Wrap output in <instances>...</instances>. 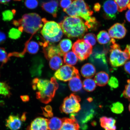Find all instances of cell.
I'll use <instances>...</instances> for the list:
<instances>
[{"instance_id": "1", "label": "cell", "mask_w": 130, "mask_h": 130, "mask_svg": "<svg viewBox=\"0 0 130 130\" xmlns=\"http://www.w3.org/2000/svg\"><path fill=\"white\" fill-rule=\"evenodd\" d=\"M32 88L37 91L36 97L42 103L47 104L52 101L58 88V84L54 77L50 80L35 78L32 81Z\"/></svg>"}, {"instance_id": "2", "label": "cell", "mask_w": 130, "mask_h": 130, "mask_svg": "<svg viewBox=\"0 0 130 130\" xmlns=\"http://www.w3.org/2000/svg\"><path fill=\"white\" fill-rule=\"evenodd\" d=\"M72 4L69 7L63 9V11L70 16L78 17L84 19L85 23L89 29L94 27L96 24L95 18L91 17L93 12L91 10L88 5L84 0H71Z\"/></svg>"}, {"instance_id": "3", "label": "cell", "mask_w": 130, "mask_h": 130, "mask_svg": "<svg viewBox=\"0 0 130 130\" xmlns=\"http://www.w3.org/2000/svg\"><path fill=\"white\" fill-rule=\"evenodd\" d=\"M59 24L63 33L69 38H81L88 31L85 22L79 17L66 16Z\"/></svg>"}, {"instance_id": "4", "label": "cell", "mask_w": 130, "mask_h": 130, "mask_svg": "<svg viewBox=\"0 0 130 130\" xmlns=\"http://www.w3.org/2000/svg\"><path fill=\"white\" fill-rule=\"evenodd\" d=\"M42 19L38 14L32 13L24 14L22 18L14 20L13 24L19 27L21 32L24 31L33 36L43 27Z\"/></svg>"}, {"instance_id": "5", "label": "cell", "mask_w": 130, "mask_h": 130, "mask_svg": "<svg viewBox=\"0 0 130 130\" xmlns=\"http://www.w3.org/2000/svg\"><path fill=\"white\" fill-rule=\"evenodd\" d=\"M44 24L41 31L45 41L54 43L59 42L63 36V32L59 24L54 21H48L45 18L42 19Z\"/></svg>"}, {"instance_id": "6", "label": "cell", "mask_w": 130, "mask_h": 130, "mask_svg": "<svg viewBox=\"0 0 130 130\" xmlns=\"http://www.w3.org/2000/svg\"><path fill=\"white\" fill-rule=\"evenodd\" d=\"M112 45L110 50L109 61L111 66L114 67L122 66L130 58V56L125 50L123 51L119 45L115 43L113 38L110 40Z\"/></svg>"}, {"instance_id": "7", "label": "cell", "mask_w": 130, "mask_h": 130, "mask_svg": "<svg viewBox=\"0 0 130 130\" xmlns=\"http://www.w3.org/2000/svg\"><path fill=\"white\" fill-rule=\"evenodd\" d=\"M81 99L79 96L74 93L71 94L64 99L60 107V110L61 113L67 114L77 113L81 109L79 103Z\"/></svg>"}, {"instance_id": "8", "label": "cell", "mask_w": 130, "mask_h": 130, "mask_svg": "<svg viewBox=\"0 0 130 130\" xmlns=\"http://www.w3.org/2000/svg\"><path fill=\"white\" fill-rule=\"evenodd\" d=\"M72 50L73 52L81 61L87 59L92 54V52L91 45L86 43L84 39H78L75 42Z\"/></svg>"}, {"instance_id": "9", "label": "cell", "mask_w": 130, "mask_h": 130, "mask_svg": "<svg viewBox=\"0 0 130 130\" xmlns=\"http://www.w3.org/2000/svg\"><path fill=\"white\" fill-rule=\"evenodd\" d=\"M79 74L78 70L77 68L72 66L65 65L56 71L54 76L58 80L67 82Z\"/></svg>"}, {"instance_id": "10", "label": "cell", "mask_w": 130, "mask_h": 130, "mask_svg": "<svg viewBox=\"0 0 130 130\" xmlns=\"http://www.w3.org/2000/svg\"><path fill=\"white\" fill-rule=\"evenodd\" d=\"M104 16L106 19H113L116 18L118 11L117 5L113 0H108L103 6Z\"/></svg>"}, {"instance_id": "11", "label": "cell", "mask_w": 130, "mask_h": 130, "mask_svg": "<svg viewBox=\"0 0 130 130\" xmlns=\"http://www.w3.org/2000/svg\"><path fill=\"white\" fill-rule=\"evenodd\" d=\"M108 34L112 38L121 39L126 35L127 30L123 24L117 23L114 24L109 29Z\"/></svg>"}, {"instance_id": "12", "label": "cell", "mask_w": 130, "mask_h": 130, "mask_svg": "<svg viewBox=\"0 0 130 130\" xmlns=\"http://www.w3.org/2000/svg\"><path fill=\"white\" fill-rule=\"evenodd\" d=\"M71 118H66L62 119V124L59 130H79V126L74 115L71 114Z\"/></svg>"}, {"instance_id": "13", "label": "cell", "mask_w": 130, "mask_h": 130, "mask_svg": "<svg viewBox=\"0 0 130 130\" xmlns=\"http://www.w3.org/2000/svg\"><path fill=\"white\" fill-rule=\"evenodd\" d=\"M48 120L42 117L35 118L27 127V130H49L48 126Z\"/></svg>"}, {"instance_id": "14", "label": "cell", "mask_w": 130, "mask_h": 130, "mask_svg": "<svg viewBox=\"0 0 130 130\" xmlns=\"http://www.w3.org/2000/svg\"><path fill=\"white\" fill-rule=\"evenodd\" d=\"M43 49L45 56L47 59L49 60L56 55L61 56L58 45H56L49 43L46 46L43 47Z\"/></svg>"}, {"instance_id": "15", "label": "cell", "mask_w": 130, "mask_h": 130, "mask_svg": "<svg viewBox=\"0 0 130 130\" xmlns=\"http://www.w3.org/2000/svg\"><path fill=\"white\" fill-rule=\"evenodd\" d=\"M22 121L17 115H10L6 120V126L11 130H18L22 126Z\"/></svg>"}, {"instance_id": "16", "label": "cell", "mask_w": 130, "mask_h": 130, "mask_svg": "<svg viewBox=\"0 0 130 130\" xmlns=\"http://www.w3.org/2000/svg\"><path fill=\"white\" fill-rule=\"evenodd\" d=\"M58 1L52 0L48 2L43 3L41 7L44 10L51 14L54 17L56 18L58 11Z\"/></svg>"}, {"instance_id": "17", "label": "cell", "mask_w": 130, "mask_h": 130, "mask_svg": "<svg viewBox=\"0 0 130 130\" xmlns=\"http://www.w3.org/2000/svg\"><path fill=\"white\" fill-rule=\"evenodd\" d=\"M101 126L105 130H116V121L114 119L102 117L100 119Z\"/></svg>"}, {"instance_id": "18", "label": "cell", "mask_w": 130, "mask_h": 130, "mask_svg": "<svg viewBox=\"0 0 130 130\" xmlns=\"http://www.w3.org/2000/svg\"><path fill=\"white\" fill-rule=\"evenodd\" d=\"M95 73L96 69L95 66L91 63H87L81 68V74L83 77L87 78H90L93 77Z\"/></svg>"}, {"instance_id": "19", "label": "cell", "mask_w": 130, "mask_h": 130, "mask_svg": "<svg viewBox=\"0 0 130 130\" xmlns=\"http://www.w3.org/2000/svg\"><path fill=\"white\" fill-rule=\"evenodd\" d=\"M69 88L72 91H79L82 89L83 84L81 80L80 74L75 76L70 80L69 83Z\"/></svg>"}, {"instance_id": "20", "label": "cell", "mask_w": 130, "mask_h": 130, "mask_svg": "<svg viewBox=\"0 0 130 130\" xmlns=\"http://www.w3.org/2000/svg\"><path fill=\"white\" fill-rule=\"evenodd\" d=\"M109 80L108 74L104 71H100L97 73L94 78V81L97 85L103 87L106 85Z\"/></svg>"}, {"instance_id": "21", "label": "cell", "mask_w": 130, "mask_h": 130, "mask_svg": "<svg viewBox=\"0 0 130 130\" xmlns=\"http://www.w3.org/2000/svg\"><path fill=\"white\" fill-rule=\"evenodd\" d=\"M33 36H32L30 39L27 41L25 44V48L23 53L24 54L26 51L31 54H35L38 52L39 50V45L37 42L34 41H30Z\"/></svg>"}, {"instance_id": "22", "label": "cell", "mask_w": 130, "mask_h": 130, "mask_svg": "<svg viewBox=\"0 0 130 130\" xmlns=\"http://www.w3.org/2000/svg\"><path fill=\"white\" fill-rule=\"evenodd\" d=\"M58 46L60 51L61 56H63L71 50L72 44L70 40L64 39L61 41Z\"/></svg>"}, {"instance_id": "23", "label": "cell", "mask_w": 130, "mask_h": 130, "mask_svg": "<svg viewBox=\"0 0 130 130\" xmlns=\"http://www.w3.org/2000/svg\"><path fill=\"white\" fill-rule=\"evenodd\" d=\"M62 119L54 117L48 120V126L49 130H59L62 124Z\"/></svg>"}, {"instance_id": "24", "label": "cell", "mask_w": 130, "mask_h": 130, "mask_svg": "<svg viewBox=\"0 0 130 130\" xmlns=\"http://www.w3.org/2000/svg\"><path fill=\"white\" fill-rule=\"evenodd\" d=\"M49 66L50 68L53 70L59 69L62 66L63 61L61 56L56 55L50 59Z\"/></svg>"}, {"instance_id": "25", "label": "cell", "mask_w": 130, "mask_h": 130, "mask_svg": "<svg viewBox=\"0 0 130 130\" xmlns=\"http://www.w3.org/2000/svg\"><path fill=\"white\" fill-rule=\"evenodd\" d=\"M78 60L77 57L72 51L68 52L64 56V62L69 66H72L76 64Z\"/></svg>"}, {"instance_id": "26", "label": "cell", "mask_w": 130, "mask_h": 130, "mask_svg": "<svg viewBox=\"0 0 130 130\" xmlns=\"http://www.w3.org/2000/svg\"><path fill=\"white\" fill-rule=\"evenodd\" d=\"M83 86L85 90L87 92L93 91L96 87V84L93 79L87 78L83 82Z\"/></svg>"}, {"instance_id": "27", "label": "cell", "mask_w": 130, "mask_h": 130, "mask_svg": "<svg viewBox=\"0 0 130 130\" xmlns=\"http://www.w3.org/2000/svg\"><path fill=\"white\" fill-rule=\"evenodd\" d=\"M110 37L109 34L105 30H102L99 32L97 36V40L101 44L108 43L110 40Z\"/></svg>"}, {"instance_id": "28", "label": "cell", "mask_w": 130, "mask_h": 130, "mask_svg": "<svg viewBox=\"0 0 130 130\" xmlns=\"http://www.w3.org/2000/svg\"><path fill=\"white\" fill-rule=\"evenodd\" d=\"M117 5L118 11L122 12L128 8L130 9V0H113Z\"/></svg>"}, {"instance_id": "29", "label": "cell", "mask_w": 130, "mask_h": 130, "mask_svg": "<svg viewBox=\"0 0 130 130\" xmlns=\"http://www.w3.org/2000/svg\"><path fill=\"white\" fill-rule=\"evenodd\" d=\"M10 87L6 83L0 82V95L9 96L11 95Z\"/></svg>"}, {"instance_id": "30", "label": "cell", "mask_w": 130, "mask_h": 130, "mask_svg": "<svg viewBox=\"0 0 130 130\" xmlns=\"http://www.w3.org/2000/svg\"><path fill=\"white\" fill-rule=\"evenodd\" d=\"M110 108L113 113L119 114L123 112L124 108L122 104L117 102L112 104Z\"/></svg>"}, {"instance_id": "31", "label": "cell", "mask_w": 130, "mask_h": 130, "mask_svg": "<svg viewBox=\"0 0 130 130\" xmlns=\"http://www.w3.org/2000/svg\"><path fill=\"white\" fill-rule=\"evenodd\" d=\"M84 40L86 43L92 46L95 45L96 43L97 38L94 34L88 33L84 36Z\"/></svg>"}, {"instance_id": "32", "label": "cell", "mask_w": 130, "mask_h": 130, "mask_svg": "<svg viewBox=\"0 0 130 130\" xmlns=\"http://www.w3.org/2000/svg\"><path fill=\"white\" fill-rule=\"evenodd\" d=\"M16 12L15 10H5L2 12L3 20L4 21H9L12 20Z\"/></svg>"}, {"instance_id": "33", "label": "cell", "mask_w": 130, "mask_h": 130, "mask_svg": "<svg viewBox=\"0 0 130 130\" xmlns=\"http://www.w3.org/2000/svg\"><path fill=\"white\" fill-rule=\"evenodd\" d=\"M22 32L18 29L13 28L10 30L8 36L9 38L13 40H17L21 37Z\"/></svg>"}, {"instance_id": "34", "label": "cell", "mask_w": 130, "mask_h": 130, "mask_svg": "<svg viewBox=\"0 0 130 130\" xmlns=\"http://www.w3.org/2000/svg\"><path fill=\"white\" fill-rule=\"evenodd\" d=\"M10 57L5 49L2 47H0V62L4 64L7 63Z\"/></svg>"}, {"instance_id": "35", "label": "cell", "mask_w": 130, "mask_h": 130, "mask_svg": "<svg viewBox=\"0 0 130 130\" xmlns=\"http://www.w3.org/2000/svg\"><path fill=\"white\" fill-rule=\"evenodd\" d=\"M24 4L26 7L30 9H35L38 6V0H26Z\"/></svg>"}, {"instance_id": "36", "label": "cell", "mask_w": 130, "mask_h": 130, "mask_svg": "<svg viewBox=\"0 0 130 130\" xmlns=\"http://www.w3.org/2000/svg\"><path fill=\"white\" fill-rule=\"evenodd\" d=\"M108 84L111 88L116 89L118 87L119 83L116 77L112 76L109 80Z\"/></svg>"}, {"instance_id": "37", "label": "cell", "mask_w": 130, "mask_h": 130, "mask_svg": "<svg viewBox=\"0 0 130 130\" xmlns=\"http://www.w3.org/2000/svg\"><path fill=\"white\" fill-rule=\"evenodd\" d=\"M123 96L130 101V79L127 80V84L122 94Z\"/></svg>"}, {"instance_id": "38", "label": "cell", "mask_w": 130, "mask_h": 130, "mask_svg": "<svg viewBox=\"0 0 130 130\" xmlns=\"http://www.w3.org/2000/svg\"><path fill=\"white\" fill-rule=\"evenodd\" d=\"M43 114L46 117L51 118L53 116V113L52 112V108L50 106H47L45 108H42Z\"/></svg>"}, {"instance_id": "39", "label": "cell", "mask_w": 130, "mask_h": 130, "mask_svg": "<svg viewBox=\"0 0 130 130\" xmlns=\"http://www.w3.org/2000/svg\"><path fill=\"white\" fill-rule=\"evenodd\" d=\"M72 3L71 0H61L60 6L63 9H67L70 6Z\"/></svg>"}, {"instance_id": "40", "label": "cell", "mask_w": 130, "mask_h": 130, "mask_svg": "<svg viewBox=\"0 0 130 130\" xmlns=\"http://www.w3.org/2000/svg\"><path fill=\"white\" fill-rule=\"evenodd\" d=\"M124 69L126 72L130 75V60L126 61L125 63Z\"/></svg>"}, {"instance_id": "41", "label": "cell", "mask_w": 130, "mask_h": 130, "mask_svg": "<svg viewBox=\"0 0 130 130\" xmlns=\"http://www.w3.org/2000/svg\"><path fill=\"white\" fill-rule=\"evenodd\" d=\"M6 39V36L4 32L0 31V44L4 43Z\"/></svg>"}, {"instance_id": "42", "label": "cell", "mask_w": 130, "mask_h": 130, "mask_svg": "<svg viewBox=\"0 0 130 130\" xmlns=\"http://www.w3.org/2000/svg\"><path fill=\"white\" fill-rule=\"evenodd\" d=\"M125 17L127 20L130 22V9L127 11L125 14Z\"/></svg>"}, {"instance_id": "43", "label": "cell", "mask_w": 130, "mask_h": 130, "mask_svg": "<svg viewBox=\"0 0 130 130\" xmlns=\"http://www.w3.org/2000/svg\"><path fill=\"white\" fill-rule=\"evenodd\" d=\"M21 97L22 100L24 102L28 101L29 100V97L28 96H22Z\"/></svg>"}, {"instance_id": "44", "label": "cell", "mask_w": 130, "mask_h": 130, "mask_svg": "<svg viewBox=\"0 0 130 130\" xmlns=\"http://www.w3.org/2000/svg\"><path fill=\"white\" fill-rule=\"evenodd\" d=\"M100 5L99 4H96L95 5V6H94V10L95 11H98L100 10Z\"/></svg>"}, {"instance_id": "45", "label": "cell", "mask_w": 130, "mask_h": 130, "mask_svg": "<svg viewBox=\"0 0 130 130\" xmlns=\"http://www.w3.org/2000/svg\"><path fill=\"white\" fill-rule=\"evenodd\" d=\"M10 0H0V4H6L9 3Z\"/></svg>"}, {"instance_id": "46", "label": "cell", "mask_w": 130, "mask_h": 130, "mask_svg": "<svg viewBox=\"0 0 130 130\" xmlns=\"http://www.w3.org/2000/svg\"><path fill=\"white\" fill-rule=\"evenodd\" d=\"M128 53L130 56V45H128L126 46L125 50Z\"/></svg>"}, {"instance_id": "47", "label": "cell", "mask_w": 130, "mask_h": 130, "mask_svg": "<svg viewBox=\"0 0 130 130\" xmlns=\"http://www.w3.org/2000/svg\"><path fill=\"white\" fill-rule=\"evenodd\" d=\"M129 111H130V104H129Z\"/></svg>"}, {"instance_id": "48", "label": "cell", "mask_w": 130, "mask_h": 130, "mask_svg": "<svg viewBox=\"0 0 130 130\" xmlns=\"http://www.w3.org/2000/svg\"><path fill=\"white\" fill-rule=\"evenodd\" d=\"M14 1H22V0H14Z\"/></svg>"}]
</instances>
